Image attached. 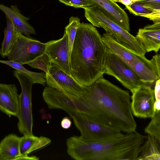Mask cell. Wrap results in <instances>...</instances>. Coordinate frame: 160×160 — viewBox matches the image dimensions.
<instances>
[{"label":"cell","instance_id":"6da1fadb","mask_svg":"<svg viewBox=\"0 0 160 160\" xmlns=\"http://www.w3.org/2000/svg\"><path fill=\"white\" fill-rule=\"evenodd\" d=\"M77 97L82 102L81 112L96 122L121 132L136 131L137 123L131 110L129 91L114 84L103 76Z\"/></svg>","mask_w":160,"mask_h":160},{"label":"cell","instance_id":"7a4b0ae2","mask_svg":"<svg viewBox=\"0 0 160 160\" xmlns=\"http://www.w3.org/2000/svg\"><path fill=\"white\" fill-rule=\"evenodd\" d=\"M107 48L97 29L81 23L69 58L71 76L80 84L88 86L104 74Z\"/></svg>","mask_w":160,"mask_h":160},{"label":"cell","instance_id":"3957f363","mask_svg":"<svg viewBox=\"0 0 160 160\" xmlns=\"http://www.w3.org/2000/svg\"><path fill=\"white\" fill-rule=\"evenodd\" d=\"M146 137L136 131L100 142L87 141L73 136L66 140L67 152L77 160H137Z\"/></svg>","mask_w":160,"mask_h":160},{"label":"cell","instance_id":"277c9868","mask_svg":"<svg viewBox=\"0 0 160 160\" xmlns=\"http://www.w3.org/2000/svg\"><path fill=\"white\" fill-rule=\"evenodd\" d=\"M102 39L107 49L120 58L144 83L154 88L156 81L160 79V72L157 69L152 58L135 53L119 43L111 35L104 33Z\"/></svg>","mask_w":160,"mask_h":160},{"label":"cell","instance_id":"5b68a950","mask_svg":"<svg viewBox=\"0 0 160 160\" xmlns=\"http://www.w3.org/2000/svg\"><path fill=\"white\" fill-rule=\"evenodd\" d=\"M85 16L94 26L102 27L120 44L137 54L144 55L146 52L136 37L107 17L95 5L84 9Z\"/></svg>","mask_w":160,"mask_h":160},{"label":"cell","instance_id":"8992f818","mask_svg":"<svg viewBox=\"0 0 160 160\" xmlns=\"http://www.w3.org/2000/svg\"><path fill=\"white\" fill-rule=\"evenodd\" d=\"M12 72L18 80L21 88V92L19 95V108L17 117L18 119V129L23 135H33L32 102L33 81L29 76L20 71L16 70Z\"/></svg>","mask_w":160,"mask_h":160},{"label":"cell","instance_id":"52a82bcc","mask_svg":"<svg viewBox=\"0 0 160 160\" xmlns=\"http://www.w3.org/2000/svg\"><path fill=\"white\" fill-rule=\"evenodd\" d=\"M80 133L79 137L88 141L100 142L120 137V131L100 123L87 115L76 112L69 115Z\"/></svg>","mask_w":160,"mask_h":160},{"label":"cell","instance_id":"ba28073f","mask_svg":"<svg viewBox=\"0 0 160 160\" xmlns=\"http://www.w3.org/2000/svg\"><path fill=\"white\" fill-rule=\"evenodd\" d=\"M104 74L115 78L131 92L142 85H148L120 58L108 49Z\"/></svg>","mask_w":160,"mask_h":160},{"label":"cell","instance_id":"9c48e42d","mask_svg":"<svg viewBox=\"0 0 160 160\" xmlns=\"http://www.w3.org/2000/svg\"><path fill=\"white\" fill-rule=\"evenodd\" d=\"M45 43L18 32L12 49L8 57V60L23 65L34 61L45 53Z\"/></svg>","mask_w":160,"mask_h":160},{"label":"cell","instance_id":"30bf717a","mask_svg":"<svg viewBox=\"0 0 160 160\" xmlns=\"http://www.w3.org/2000/svg\"><path fill=\"white\" fill-rule=\"evenodd\" d=\"M48 69V73H45L48 86L76 96L82 95L85 91L87 87L80 84L52 61Z\"/></svg>","mask_w":160,"mask_h":160},{"label":"cell","instance_id":"8fae6325","mask_svg":"<svg viewBox=\"0 0 160 160\" xmlns=\"http://www.w3.org/2000/svg\"><path fill=\"white\" fill-rule=\"evenodd\" d=\"M131 106L133 115L142 118L153 117L155 113L153 88L142 85L131 92Z\"/></svg>","mask_w":160,"mask_h":160},{"label":"cell","instance_id":"7c38bea8","mask_svg":"<svg viewBox=\"0 0 160 160\" xmlns=\"http://www.w3.org/2000/svg\"><path fill=\"white\" fill-rule=\"evenodd\" d=\"M45 44V53L52 61L71 75L68 39L66 31L60 39L49 41Z\"/></svg>","mask_w":160,"mask_h":160},{"label":"cell","instance_id":"4fadbf2b","mask_svg":"<svg viewBox=\"0 0 160 160\" xmlns=\"http://www.w3.org/2000/svg\"><path fill=\"white\" fill-rule=\"evenodd\" d=\"M42 97L49 109H61L69 115L79 112L76 105V96L47 86L43 90Z\"/></svg>","mask_w":160,"mask_h":160},{"label":"cell","instance_id":"5bb4252c","mask_svg":"<svg viewBox=\"0 0 160 160\" xmlns=\"http://www.w3.org/2000/svg\"><path fill=\"white\" fill-rule=\"evenodd\" d=\"M108 18L124 29L130 31L129 20L125 11L112 0H90Z\"/></svg>","mask_w":160,"mask_h":160},{"label":"cell","instance_id":"9a60e30c","mask_svg":"<svg viewBox=\"0 0 160 160\" xmlns=\"http://www.w3.org/2000/svg\"><path fill=\"white\" fill-rule=\"evenodd\" d=\"M15 84L0 83V110L10 117L18 116L19 95Z\"/></svg>","mask_w":160,"mask_h":160},{"label":"cell","instance_id":"2e32d148","mask_svg":"<svg viewBox=\"0 0 160 160\" xmlns=\"http://www.w3.org/2000/svg\"><path fill=\"white\" fill-rule=\"evenodd\" d=\"M135 37L146 52H158L160 48V23L148 25L139 29Z\"/></svg>","mask_w":160,"mask_h":160},{"label":"cell","instance_id":"e0dca14e","mask_svg":"<svg viewBox=\"0 0 160 160\" xmlns=\"http://www.w3.org/2000/svg\"><path fill=\"white\" fill-rule=\"evenodd\" d=\"M0 10L10 20L16 32L29 38L30 34H36L35 29L28 22L29 18L21 13L16 5L8 7L0 4Z\"/></svg>","mask_w":160,"mask_h":160},{"label":"cell","instance_id":"ac0fdd59","mask_svg":"<svg viewBox=\"0 0 160 160\" xmlns=\"http://www.w3.org/2000/svg\"><path fill=\"white\" fill-rule=\"evenodd\" d=\"M20 137L14 134L6 136L0 142V155L2 160H17L21 156Z\"/></svg>","mask_w":160,"mask_h":160},{"label":"cell","instance_id":"d6986e66","mask_svg":"<svg viewBox=\"0 0 160 160\" xmlns=\"http://www.w3.org/2000/svg\"><path fill=\"white\" fill-rule=\"evenodd\" d=\"M51 142L50 139L44 136L23 135L20 137L19 142L21 156H27L31 152L46 146Z\"/></svg>","mask_w":160,"mask_h":160},{"label":"cell","instance_id":"ffe728a7","mask_svg":"<svg viewBox=\"0 0 160 160\" xmlns=\"http://www.w3.org/2000/svg\"><path fill=\"white\" fill-rule=\"evenodd\" d=\"M141 148L137 160H160V142L148 135Z\"/></svg>","mask_w":160,"mask_h":160},{"label":"cell","instance_id":"44dd1931","mask_svg":"<svg viewBox=\"0 0 160 160\" xmlns=\"http://www.w3.org/2000/svg\"><path fill=\"white\" fill-rule=\"evenodd\" d=\"M6 18L7 26L4 31V38L0 50V55L3 58L8 57L11 52L18 32L14 30L13 25L9 18L6 16Z\"/></svg>","mask_w":160,"mask_h":160},{"label":"cell","instance_id":"7402d4cb","mask_svg":"<svg viewBox=\"0 0 160 160\" xmlns=\"http://www.w3.org/2000/svg\"><path fill=\"white\" fill-rule=\"evenodd\" d=\"M125 7L126 9L134 15L147 18L153 21V23H160V10H155L146 7L138 1Z\"/></svg>","mask_w":160,"mask_h":160},{"label":"cell","instance_id":"603a6c76","mask_svg":"<svg viewBox=\"0 0 160 160\" xmlns=\"http://www.w3.org/2000/svg\"><path fill=\"white\" fill-rule=\"evenodd\" d=\"M0 62L6 64L29 76L32 79L34 83H39L43 86L45 85L46 82L45 72L38 73L30 71L20 63L12 61L0 60Z\"/></svg>","mask_w":160,"mask_h":160},{"label":"cell","instance_id":"cb8c5ba5","mask_svg":"<svg viewBox=\"0 0 160 160\" xmlns=\"http://www.w3.org/2000/svg\"><path fill=\"white\" fill-rule=\"evenodd\" d=\"M80 23V18L72 16L69 19L68 24L65 28V31L68 39L70 56L76 33Z\"/></svg>","mask_w":160,"mask_h":160},{"label":"cell","instance_id":"d4e9b609","mask_svg":"<svg viewBox=\"0 0 160 160\" xmlns=\"http://www.w3.org/2000/svg\"><path fill=\"white\" fill-rule=\"evenodd\" d=\"M145 132L160 142V110H156L154 116L144 129Z\"/></svg>","mask_w":160,"mask_h":160},{"label":"cell","instance_id":"484cf974","mask_svg":"<svg viewBox=\"0 0 160 160\" xmlns=\"http://www.w3.org/2000/svg\"><path fill=\"white\" fill-rule=\"evenodd\" d=\"M51 61L49 56L44 53L27 64L32 68L43 70L46 73H48Z\"/></svg>","mask_w":160,"mask_h":160},{"label":"cell","instance_id":"4316f807","mask_svg":"<svg viewBox=\"0 0 160 160\" xmlns=\"http://www.w3.org/2000/svg\"><path fill=\"white\" fill-rule=\"evenodd\" d=\"M65 5L75 8L85 9L94 5L90 0H58Z\"/></svg>","mask_w":160,"mask_h":160},{"label":"cell","instance_id":"83f0119b","mask_svg":"<svg viewBox=\"0 0 160 160\" xmlns=\"http://www.w3.org/2000/svg\"><path fill=\"white\" fill-rule=\"evenodd\" d=\"M144 6L155 10H160V0H140Z\"/></svg>","mask_w":160,"mask_h":160},{"label":"cell","instance_id":"f1b7e54d","mask_svg":"<svg viewBox=\"0 0 160 160\" xmlns=\"http://www.w3.org/2000/svg\"><path fill=\"white\" fill-rule=\"evenodd\" d=\"M155 102H160V79L157 80L154 87Z\"/></svg>","mask_w":160,"mask_h":160},{"label":"cell","instance_id":"f546056e","mask_svg":"<svg viewBox=\"0 0 160 160\" xmlns=\"http://www.w3.org/2000/svg\"><path fill=\"white\" fill-rule=\"evenodd\" d=\"M61 125L62 128L64 129H68L71 127L72 125L71 121L69 118L65 117L62 119Z\"/></svg>","mask_w":160,"mask_h":160},{"label":"cell","instance_id":"4dcf8cb0","mask_svg":"<svg viewBox=\"0 0 160 160\" xmlns=\"http://www.w3.org/2000/svg\"><path fill=\"white\" fill-rule=\"evenodd\" d=\"M156 67L158 72H160V56L159 54H157L153 56L152 58Z\"/></svg>","mask_w":160,"mask_h":160},{"label":"cell","instance_id":"1f68e13d","mask_svg":"<svg viewBox=\"0 0 160 160\" xmlns=\"http://www.w3.org/2000/svg\"><path fill=\"white\" fill-rule=\"evenodd\" d=\"M115 2L121 3L125 6L130 5L132 3L137 2L140 0H112Z\"/></svg>","mask_w":160,"mask_h":160},{"label":"cell","instance_id":"d6a6232c","mask_svg":"<svg viewBox=\"0 0 160 160\" xmlns=\"http://www.w3.org/2000/svg\"><path fill=\"white\" fill-rule=\"evenodd\" d=\"M39 158L36 156H21L18 157L17 160H38Z\"/></svg>","mask_w":160,"mask_h":160},{"label":"cell","instance_id":"836d02e7","mask_svg":"<svg viewBox=\"0 0 160 160\" xmlns=\"http://www.w3.org/2000/svg\"><path fill=\"white\" fill-rule=\"evenodd\" d=\"M0 160H2L0 155Z\"/></svg>","mask_w":160,"mask_h":160},{"label":"cell","instance_id":"e575fe53","mask_svg":"<svg viewBox=\"0 0 160 160\" xmlns=\"http://www.w3.org/2000/svg\"><path fill=\"white\" fill-rule=\"evenodd\" d=\"M82 103H81V104H82ZM80 107H81V106H80Z\"/></svg>","mask_w":160,"mask_h":160}]
</instances>
